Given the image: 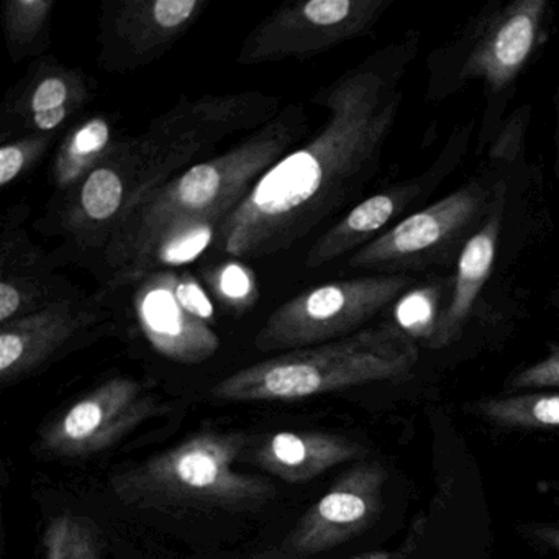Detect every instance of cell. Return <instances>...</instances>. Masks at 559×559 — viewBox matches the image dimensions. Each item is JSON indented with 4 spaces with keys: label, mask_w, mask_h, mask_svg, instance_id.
Listing matches in <instances>:
<instances>
[{
    "label": "cell",
    "mask_w": 559,
    "mask_h": 559,
    "mask_svg": "<svg viewBox=\"0 0 559 559\" xmlns=\"http://www.w3.org/2000/svg\"><path fill=\"white\" fill-rule=\"evenodd\" d=\"M420 47V32L407 31L320 87L312 103L326 110L322 129L254 182L218 230L215 250L234 258L283 253L361 202L381 171Z\"/></svg>",
    "instance_id": "1"
},
{
    "label": "cell",
    "mask_w": 559,
    "mask_h": 559,
    "mask_svg": "<svg viewBox=\"0 0 559 559\" xmlns=\"http://www.w3.org/2000/svg\"><path fill=\"white\" fill-rule=\"evenodd\" d=\"M307 133L306 107H284L273 122L245 136L227 152L191 166L143 195L104 248L110 286L120 287L165 231L189 224L215 225L221 230L254 182L300 145Z\"/></svg>",
    "instance_id": "2"
},
{
    "label": "cell",
    "mask_w": 559,
    "mask_h": 559,
    "mask_svg": "<svg viewBox=\"0 0 559 559\" xmlns=\"http://www.w3.org/2000/svg\"><path fill=\"white\" fill-rule=\"evenodd\" d=\"M555 17L549 0H490L428 53V104L444 103L480 84L477 156L486 155L502 130L520 81L549 44Z\"/></svg>",
    "instance_id": "3"
},
{
    "label": "cell",
    "mask_w": 559,
    "mask_h": 559,
    "mask_svg": "<svg viewBox=\"0 0 559 559\" xmlns=\"http://www.w3.org/2000/svg\"><path fill=\"white\" fill-rule=\"evenodd\" d=\"M532 106L525 104L507 117L502 130L479 168L454 191L431 201L399 222L346 260L349 270L368 274H418L454 270L471 238L526 162V132Z\"/></svg>",
    "instance_id": "4"
},
{
    "label": "cell",
    "mask_w": 559,
    "mask_h": 559,
    "mask_svg": "<svg viewBox=\"0 0 559 559\" xmlns=\"http://www.w3.org/2000/svg\"><path fill=\"white\" fill-rule=\"evenodd\" d=\"M420 343L394 320L325 345L293 349L227 376L212 388L221 402H286L411 374Z\"/></svg>",
    "instance_id": "5"
},
{
    "label": "cell",
    "mask_w": 559,
    "mask_h": 559,
    "mask_svg": "<svg viewBox=\"0 0 559 559\" xmlns=\"http://www.w3.org/2000/svg\"><path fill=\"white\" fill-rule=\"evenodd\" d=\"M245 447L243 435L205 431L117 474L110 484L127 506L254 509L273 499L276 487L234 469Z\"/></svg>",
    "instance_id": "6"
},
{
    "label": "cell",
    "mask_w": 559,
    "mask_h": 559,
    "mask_svg": "<svg viewBox=\"0 0 559 559\" xmlns=\"http://www.w3.org/2000/svg\"><path fill=\"white\" fill-rule=\"evenodd\" d=\"M417 286L411 274H365L309 287L267 317L254 348L286 353L355 335Z\"/></svg>",
    "instance_id": "7"
},
{
    "label": "cell",
    "mask_w": 559,
    "mask_h": 559,
    "mask_svg": "<svg viewBox=\"0 0 559 559\" xmlns=\"http://www.w3.org/2000/svg\"><path fill=\"white\" fill-rule=\"evenodd\" d=\"M284 107L276 96L251 93L181 97L139 135L159 186L212 158L211 153L235 133H253L273 122Z\"/></svg>",
    "instance_id": "8"
},
{
    "label": "cell",
    "mask_w": 559,
    "mask_h": 559,
    "mask_svg": "<svg viewBox=\"0 0 559 559\" xmlns=\"http://www.w3.org/2000/svg\"><path fill=\"white\" fill-rule=\"evenodd\" d=\"M397 0H306L267 15L241 45L240 67L307 60L368 37Z\"/></svg>",
    "instance_id": "9"
},
{
    "label": "cell",
    "mask_w": 559,
    "mask_h": 559,
    "mask_svg": "<svg viewBox=\"0 0 559 559\" xmlns=\"http://www.w3.org/2000/svg\"><path fill=\"white\" fill-rule=\"evenodd\" d=\"M474 133V120L454 127L427 168L349 209L313 241L304 261L307 270H319L342 257H352L399 222L430 204L435 192L463 165Z\"/></svg>",
    "instance_id": "10"
},
{
    "label": "cell",
    "mask_w": 559,
    "mask_h": 559,
    "mask_svg": "<svg viewBox=\"0 0 559 559\" xmlns=\"http://www.w3.org/2000/svg\"><path fill=\"white\" fill-rule=\"evenodd\" d=\"M133 309L150 345L173 361L198 365L221 346L214 306L192 274L158 271L140 281Z\"/></svg>",
    "instance_id": "11"
},
{
    "label": "cell",
    "mask_w": 559,
    "mask_h": 559,
    "mask_svg": "<svg viewBox=\"0 0 559 559\" xmlns=\"http://www.w3.org/2000/svg\"><path fill=\"white\" fill-rule=\"evenodd\" d=\"M158 188L139 136L122 139L68 192L61 228L80 245L104 248L140 199Z\"/></svg>",
    "instance_id": "12"
},
{
    "label": "cell",
    "mask_w": 559,
    "mask_h": 559,
    "mask_svg": "<svg viewBox=\"0 0 559 559\" xmlns=\"http://www.w3.org/2000/svg\"><path fill=\"white\" fill-rule=\"evenodd\" d=\"M159 412L145 385L117 376L45 425L38 443L55 457H84L112 448Z\"/></svg>",
    "instance_id": "13"
},
{
    "label": "cell",
    "mask_w": 559,
    "mask_h": 559,
    "mask_svg": "<svg viewBox=\"0 0 559 559\" xmlns=\"http://www.w3.org/2000/svg\"><path fill=\"white\" fill-rule=\"evenodd\" d=\"M209 8V0H117L103 5L97 63L107 73L140 70L165 57Z\"/></svg>",
    "instance_id": "14"
},
{
    "label": "cell",
    "mask_w": 559,
    "mask_h": 559,
    "mask_svg": "<svg viewBox=\"0 0 559 559\" xmlns=\"http://www.w3.org/2000/svg\"><path fill=\"white\" fill-rule=\"evenodd\" d=\"M388 469L379 461H356L284 538L281 549L309 556L329 551L371 528L382 509Z\"/></svg>",
    "instance_id": "15"
},
{
    "label": "cell",
    "mask_w": 559,
    "mask_h": 559,
    "mask_svg": "<svg viewBox=\"0 0 559 559\" xmlns=\"http://www.w3.org/2000/svg\"><path fill=\"white\" fill-rule=\"evenodd\" d=\"M83 71L55 58L35 61L2 106V143L28 135H57L93 99Z\"/></svg>",
    "instance_id": "16"
},
{
    "label": "cell",
    "mask_w": 559,
    "mask_h": 559,
    "mask_svg": "<svg viewBox=\"0 0 559 559\" xmlns=\"http://www.w3.org/2000/svg\"><path fill=\"white\" fill-rule=\"evenodd\" d=\"M104 313L80 296L0 325V381L9 385L40 369L99 325Z\"/></svg>",
    "instance_id": "17"
},
{
    "label": "cell",
    "mask_w": 559,
    "mask_h": 559,
    "mask_svg": "<svg viewBox=\"0 0 559 559\" xmlns=\"http://www.w3.org/2000/svg\"><path fill=\"white\" fill-rule=\"evenodd\" d=\"M251 461L271 476L306 484L340 464L362 461L366 448L343 435L323 431H280L251 448Z\"/></svg>",
    "instance_id": "18"
},
{
    "label": "cell",
    "mask_w": 559,
    "mask_h": 559,
    "mask_svg": "<svg viewBox=\"0 0 559 559\" xmlns=\"http://www.w3.org/2000/svg\"><path fill=\"white\" fill-rule=\"evenodd\" d=\"M64 287L51 273L40 248L14 228L11 234L4 231L0 247V325L76 297Z\"/></svg>",
    "instance_id": "19"
},
{
    "label": "cell",
    "mask_w": 559,
    "mask_h": 559,
    "mask_svg": "<svg viewBox=\"0 0 559 559\" xmlns=\"http://www.w3.org/2000/svg\"><path fill=\"white\" fill-rule=\"evenodd\" d=\"M114 120L93 116L81 120L64 136L51 163V179L60 191L70 192L112 152L120 142Z\"/></svg>",
    "instance_id": "20"
},
{
    "label": "cell",
    "mask_w": 559,
    "mask_h": 559,
    "mask_svg": "<svg viewBox=\"0 0 559 559\" xmlns=\"http://www.w3.org/2000/svg\"><path fill=\"white\" fill-rule=\"evenodd\" d=\"M55 0H4L2 25L14 63L44 55L51 45Z\"/></svg>",
    "instance_id": "21"
},
{
    "label": "cell",
    "mask_w": 559,
    "mask_h": 559,
    "mask_svg": "<svg viewBox=\"0 0 559 559\" xmlns=\"http://www.w3.org/2000/svg\"><path fill=\"white\" fill-rule=\"evenodd\" d=\"M473 407L480 417L500 427L525 430L559 428V392H528L483 399Z\"/></svg>",
    "instance_id": "22"
},
{
    "label": "cell",
    "mask_w": 559,
    "mask_h": 559,
    "mask_svg": "<svg viewBox=\"0 0 559 559\" xmlns=\"http://www.w3.org/2000/svg\"><path fill=\"white\" fill-rule=\"evenodd\" d=\"M103 539L87 516L63 512L48 522L44 533V559H100Z\"/></svg>",
    "instance_id": "23"
},
{
    "label": "cell",
    "mask_w": 559,
    "mask_h": 559,
    "mask_svg": "<svg viewBox=\"0 0 559 559\" xmlns=\"http://www.w3.org/2000/svg\"><path fill=\"white\" fill-rule=\"evenodd\" d=\"M209 283L235 312L250 309L258 297L257 283L253 273L237 261H228L209 273Z\"/></svg>",
    "instance_id": "24"
},
{
    "label": "cell",
    "mask_w": 559,
    "mask_h": 559,
    "mask_svg": "<svg viewBox=\"0 0 559 559\" xmlns=\"http://www.w3.org/2000/svg\"><path fill=\"white\" fill-rule=\"evenodd\" d=\"M55 135H28L9 140L0 148V186L14 185L45 155Z\"/></svg>",
    "instance_id": "25"
},
{
    "label": "cell",
    "mask_w": 559,
    "mask_h": 559,
    "mask_svg": "<svg viewBox=\"0 0 559 559\" xmlns=\"http://www.w3.org/2000/svg\"><path fill=\"white\" fill-rule=\"evenodd\" d=\"M543 388H559V340L549 346L545 358L520 369L507 382L509 392Z\"/></svg>",
    "instance_id": "26"
},
{
    "label": "cell",
    "mask_w": 559,
    "mask_h": 559,
    "mask_svg": "<svg viewBox=\"0 0 559 559\" xmlns=\"http://www.w3.org/2000/svg\"><path fill=\"white\" fill-rule=\"evenodd\" d=\"M555 133H552V148H555V155H552V173H555L556 181L559 185V86L556 91L555 97Z\"/></svg>",
    "instance_id": "27"
},
{
    "label": "cell",
    "mask_w": 559,
    "mask_h": 559,
    "mask_svg": "<svg viewBox=\"0 0 559 559\" xmlns=\"http://www.w3.org/2000/svg\"><path fill=\"white\" fill-rule=\"evenodd\" d=\"M532 532L536 538L559 551V526H535Z\"/></svg>",
    "instance_id": "28"
},
{
    "label": "cell",
    "mask_w": 559,
    "mask_h": 559,
    "mask_svg": "<svg viewBox=\"0 0 559 559\" xmlns=\"http://www.w3.org/2000/svg\"><path fill=\"white\" fill-rule=\"evenodd\" d=\"M349 559H405L401 552L394 551H371L365 552V555L353 556Z\"/></svg>",
    "instance_id": "29"
},
{
    "label": "cell",
    "mask_w": 559,
    "mask_h": 559,
    "mask_svg": "<svg viewBox=\"0 0 559 559\" xmlns=\"http://www.w3.org/2000/svg\"><path fill=\"white\" fill-rule=\"evenodd\" d=\"M548 306L559 316V283L556 284L555 289L549 294Z\"/></svg>",
    "instance_id": "30"
}]
</instances>
